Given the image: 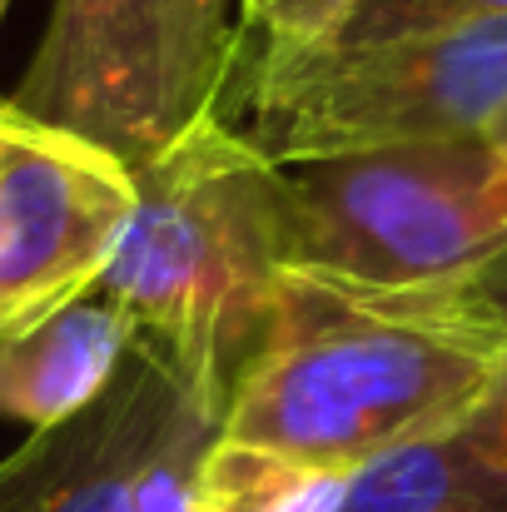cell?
Returning a JSON list of instances; mask_svg holds the SVG:
<instances>
[{
	"label": "cell",
	"instance_id": "obj_1",
	"mask_svg": "<svg viewBox=\"0 0 507 512\" xmlns=\"http://www.w3.org/2000/svg\"><path fill=\"white\" fill-rule=\"evenodd\" d=\"M130 179L135 209L95 289L224 428L289 289L279 165L214 115Z\"/></svg>",
	"mask_w": 507,
	"mask_h": 512
},
{
	"label": "cell",
	"instance_id": "obj_2",
	"mask_svg": "<svg viewBox=\"0 0 507 512\" xmlns=\"http://www.w3.org/2000/svg\"><path fill=\"white\" fill-rule=\"evenodd\" d=\"M498 368L488 353L368 314L329 284L289 274L279 319L219 433L358 473L463 413Z\"/></svg>",
	"mask_w": 507,
	"mask_h": 512
},
{
	"label": "cell",
	"instance_id": "obj_3",
	"mask_svg": "<svg viewBox=\"0 0 507 512\" xmlns=\"http://www.w3.org/2000/svg\"><path fill=\"white\" fill-rule=\"evenodd\" d=\"M234 90V130L279 170L488 135L507 110V15L373 45L249 50Z\"/></svg>",
	"mask_w": 507,
	"mask_h": 512
},
{
	"label": "cell",
	"instance_id": "obj_4",
	"mask_svg": "<svg viewBox=\"0 0 507 512\" xmlns=\"http://www.w3.org/2000/svg\"><path fill=\"white\" fill-rule=\"evenodd\" d=\"M244 55V0H55L5 105L135 174L194 125L224 120Z\"/></svg>",
	"mask_w": 507,
	"mask_h": 512
},
{
	"label": "cell",
	"instance_id": "obj_5",
	"mask_svg": "<svg viewBox=\"0 0 507 512\" xmlns=\"http://www.w3.org/2000/svg\"><path fill=\"white\" fill-rule=\"evenodd\" d=\"M289 274L343 294L448 279L507 244V145L428 140L279 170Z\"/></svg>",
	"mask_w": 507,
	"mask_h": 512
},
{
	"label": "cell",
	"instance_id": "obj_6",
	"mask_svg": "<svg viewBox=\"0 0 507 512\" xmlns=\"http://www.w3.org/2000/svg\"><path fill=\"white\" fill-rule=\"evenodd\" d=\"M130 209L135 179L120 160L0 105V339L90 294Z\"/></svg>",
	"mask_w": 507,
	"mask_h": 512
},
{
	"label": "cell",
	"instance_id": "obj_7",
	"mask_svg": "<svg viewBox=\"0 0 507 512\" xmlns=\"http://www.w3.org/2000/svg\"><path fill=\"white\" fill-rule=\"evenodd\" d=\"M189 408L199 403L165 358L135 339L120 378L85 413L0 463V512H140V478Z\"/></svg>",
	"mask_w": 507,
	"mask_h": 512
},
{
	"label": "cell",
	"instance_id": "obj_8",
	"mask_svg": "<svg viewBox=\"0 0 507 512\" xmlns=\"http://www.w3.org/2000/svg\"><path fill=\"white\" fill-rule=\"evenodd\" d=\"M338 512H507V363L463 413L348 473Z\"/></svg>",
	"mask_w": 507,
	"mask_h": 512
},
{
	"label": "cell",
	"instance_id": "obj_9",
	"mask_svg": "<svg viewBox=\"0 0 507 512\" xmlns=\"http://www.w3.org/2000/svg\"><path fill=\"white\" fill-rule=\"evenodd\" d=\"M135 339V319L105 289H90L35 329L0 339V418L35 433L70 423L120 378Z\"/></svg>",
	"mask_w": 507,
	"mask_h": 512
},
{
	"label": "cell",
	"instance_id": "obj_10",
	"mask_svg": "<svg viewBox=\"0 0 507 512\" xmlns=\"http://www.w3.org/2000/svg\"><path fill=\"white\" fill-rule=\"evenodd\" d=\"M348 473L259 443L214 438L194 468L189 512H338Z\"/></svg>",
	"mask_w": 507,
	"mask_h": 512
},
{
	"label": "cell",
	"instance_id": "obj_11",
	"mask_svg": "<svg viewBox=\"0 0 507 512\" xmlns=\"http://www.w3.org/2000/svg\"><path fill=\"white\" fill-rule=\"evenodd\" d=\"M343 294V289H334ZM368 314L428 329L448 343H463L473 353H488L507 363V244L493 254H483L478 264L433 279V284H413V289H388V294H343Z\"/></svg>",
	"mask_w": 507,
	"mask_h": 512
},
{
	"label": "cell",
	"instance_id": "obj_12",
	"mask_svg": "<svg viewBox=\"0 0 507 512\" xmlns=\"http://www.w3.org/2000/svg\"><path fill=\"white\" fill-rule=\"evenodd\" d=\"M507 0H358L329 45H373V40H408L438 35L473 20H503Z\"/></svg>",
	"mask_w": 507,
	"mask_h": 512
},
{
	"label": "cell",
	"instance_id": "obj_13",
	"mask_svg": "<svg viewBox=\"0 0 507 512\" xmlns=\"http://www.w3.org/2000/svg\"><path fill=\"white\" fill-rule=\"evenodd\" d=\"M358 0H244V25L254 50L294 55L329 45Z\"/></svg>",
	"mask_w": 507,
	"mask_h": 512
},
{
	"label": "cell",
	"instance_id": "obj_14",
	"mask_svg": "<svg viewBox=\"0 0 507 512\" xmlns=\"http://www.w3.org/2000/svg\"><path fill=\"white\" fill-rule=\"evenodd\" d=\"M488 135H493V140H503V145H507V110H503V120H498V125L488 130Z\"/></svg>",
	"mask_w": 507,
	"mask_h": 512
},
{
	"label": "cell",
	"instance_id": "obj_15",
	"mask_svg": "<svg viewBox=\"0 0 507 512\" xmlns=\"http://www.w3.org/2000/svg\"><path fill=\"white\" fill-rule=\"evenodd\" d=\"M5 10H10V0H0V20H5ZM0 105H5V100H0Z\"/></svg>",
	"mask_w": 507,
	"mask_h": 512
}]
</instances>
